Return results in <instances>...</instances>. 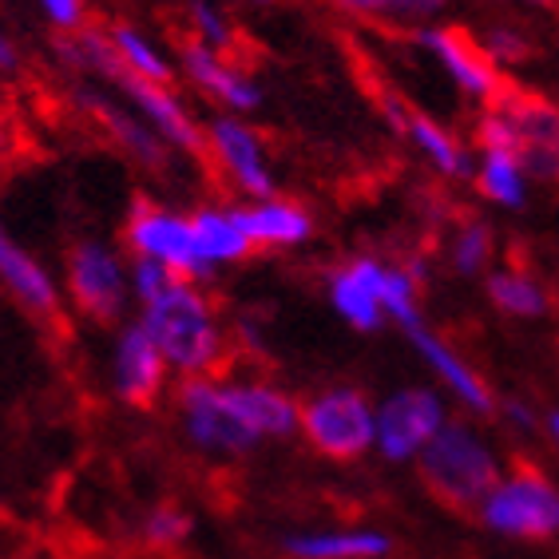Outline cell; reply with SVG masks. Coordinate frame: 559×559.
<instances>
[{"instance_id":"6da1fadb","label":"cell","mask_w":559,"mask_h":559,"mask_svg":"<svg viewBox=\"0 0 559 559\" xmlns=\"http://www.w3.org/2000/svg\"><path fill=\"white\" fill-rule=\"evenodd\" d=\"M140 325L155 337L171 373L215 377L226 357V330L218 322L215 301L199 290V282L175 278L163 294L143 301Z\"/></svg>"},{"instance_id":"7a4b0ae2","label":"cell","mask_w":559,"mask_h":559,"mask_svg":"<svg viewBox=\"0 0 559 559\" xmlns=\"http://www.w3.org/2000/svg\"><path fill=\"white\" fill-rule=\"evenodd\" d=\"M417 473L441 504L480 508V500L492 492L504 468H500L496 449L485 441V432L449 417V425L417 456Z\"/></svg>"},{"instance_id":"3957f363","label":"cell","mask_w":559,"mask_h":559,"mask_svg":"<svg viewBox=\"0 0 559 559\" xmlns=\"http://www.w3.org/2000/svg\"><path fill=\"white\" fill-rule=\"evenodd\" d=\"M476 516L488 532L504 539L544 544L559 536V485L536 464H516L500 473L492 492L480 500Z\"/></svg>"},{"instance_id":"277c9868","label":"cell","mask_w":559,"mask_h":559,"mask_svg":"<svg viewBox=\"0 0 559 559\" xmlns=\"http://www.w3.org/2000/svg\"><path fill=\"white\" fill-rule=\"evenodd\" d=\"M298 432L330 461H357L377 441V405L354 385H334L298 405Z\"/></svg>"},{"instance_id":"5b68a950","label":"cell","mask_w":559,"mask_h":559,"mask_svg":"<svg viewBox=\"0 0 559 559\" xmlns=\"http://www.w3.org/2000/svg\"><path fill=\"white\" fill-rule=\"evenodd\" d=\"M123 242L131 247L135 259H151L167 266L175 278L183 282H203L211 278V262L199 250L191 215H179L171 206L151 203V199H135L123 223Z\"/></svg>"},{"instance_id":"8992f818","label":"cell","mask_w":559,"mask_h":559,"mask_svg":"<svg viewBox=\"0 0 559 559\" xmlns=\"http://www.w3.org/2000/svg\"><path fill=\"white\" fill-rule=\"evenodd\" d=\"M492 108L508 119L512 143L524 163L527 179L544 187H559V104L527 87L504 84V92L492 99Z\"/></svg>"},{"instance_id":"52a82bcc","label":"cell","mask_w":559,"mask_h":559,"mask_svg":"<svg viewBox=\"0 0 559 559\" xmlns=\"http://www.w3.org/2000/svg\"><path fill=\"white\" fill-rule=\"evenodd\" d=\"M449 425V405L437 389L425 385H405L397 393H389L377 405V441L373 449L385 456L389 464H417L425 444Z\"/></svg>"},{"instance_id":"ba28073f","label":"cell","mask_w":559,"mask_h":559,"mask_svg":"<svg viewBox=\"0 0 559 559\" xmlns=\"http://www.w3.org/2000/svg\"><path fill=\"white\" fill-rule=\"evenodd\" d=\"M64 286L72 306L92 322H116L131 298V274L116 250L99 238H84L68 250Z\"/></svg>"},{"instance_id":"9c48e42d","label":"cell","mask_w":559,"mask_h":559,"mask_svg":"<svg viewBox=\"0 0 559 559\" xmlns=\"http://www.w3.org/2000/svg\"><path fill=\"white\" fill-rule=\"evenodd\" d=\"M203 159L215 163V171L247 199H266L278 187L262 135L247 119L230 116V111L203 123Z\"/></svg>"},{"instance_id":"30bf717a","label":"cell","mask_w":559,"mask_h":559,"mask_svg":"<svg viewBox=\"0 0 559 559\" xmlns=\"http://www.w3.org/2000/svg\"><path fill=\"white\" fill-rule=\"evenodd\" d=\"M417 44L441 64V72L456 84L461 96L476 99V104L488 108V104L504 92L508 80L500 75V68L492 64V56L485 52L480 36H473L468 28H461V24H429V28L417 33Z\"/></svg>"},{"instance_id":"8fae6325","label":"cell","mask_w":559,"mask_h":559,"mask_svg":"<svg viewBox=\"0 0 559 559\" xmlns=\"http://www.w3.org/2000/svg\"><path fill=\"white\" fill-rule=\"evenodd\" d=\"M203 385L218 409L230 413L262 444L298 432V401L286 389L270 381H218V377H203Z\"/></svg>"},{"instance_id":"7c38bea8","label":"cell","mask_w":559,"mask_h":559,"mask_svg":"<svg viewBox=\"0 0 559 559\" xmlns=\"http://www.w3.org/2000/svg\"><path fill=\"white\" fill-rule=\"evenodd\" d=\"M167 377H171V366L155 345V337L140 322L123 325L116 334V345H111V389H116V397L131 409H147L163 397Z\"/></svg>"},{"instance_id":"4fadbf2b","label":"cell","mask_w":559,"mask_h":559,"mask_svg":"<svg viewBox=\"0 0 559 559\" xmlns=\"http://www.w3.org/2000/svg\"><path fill=\"white\" fill-rule=\"evenodd\" d=\"M179 417H183L187 441L206 456H247L262 444L254 432L242 429L230 413L211 401L203 377H187L179 385Z\"/></svg>"},{"instance_id":"5bb4252c","label":"cell","mask_w":559,"mask_h":559,"mask_svg":"<svg viewBox=\"0 0 559 559\" xmlns=\"http://www.w3.org/2000/svg\"><path fill=\"white\" fill-rule=\"evenodd\" d=\"M179 60H183L187 84L199 87L206 99H215L223 111H230V116H250L254 108H262V87L226 52H215V48H206V44H199V40H187Z\"/></svg>"},{"instance_id":"9a60e30c","label":"cell","mask_w":559,"mask_h":559,"mask_svg":"<svg viewBox=\"0 0 559 559\" xmlns=\"http://www.w3.org/2000/svg\"><path fill=\"white\" fill-rule=\"evenodd\" d=\"M377 108H381V116H385L389 128L397 131V135H405V140H409L441 175L461 179V175L473 171V167H468V151H464V143L456 140L444 123H437L432 116H425L420 108H413L409 99H401V96H393L389 87H381Z\"/></svg>"},{"instance_id":"2e32d148","label":"cell","mask_w":559,"mask_h":559,"mask_svg":"<svg viewBox=\"0 0 559 559\" xmlns=\"http://www.w3.org/2000/svg\"><path fill=\"white\" fill-rule=\"evenodd\" d=\"M381 286H385V262L373 254H357L334 266L330 274V306L345 325L361 334H373L385 325V306H381Z\"/></svg>"},{"instance_id":"e0dca14e","label":"cell","mask_w":559,"mask_h":559,"mask_svg":"<svg viewBox=\"0 0 559 559\" xmlns=\"http://www.w3.org/2000/svg\"><path fill=\"white\" fill-rule=\"evenodd\" d=\"M409 342H413V349H417L420 361L429 366V373L441 381V389L461 405V409L476 413V417L496 413V393L488 389V381L476 373V369L468 366L441 334H432V330H425V325H413Z\"/></svg>"},{"instance_id":"ac0fdd59","label":"cell","mask_w":559,"mask_h":559,"mask_svg":"<svg viewBox=\"0 0 559 559\" xmlns=\"http://www.w3.org/2000/svg\"><path fill=\"white\" fill-rule=\"evenodd\" d=\"M0 286L21 301L28 313L44 318V322L60 318V290H56V278L48 274V266H44L36 254H28V250L9 235L4 223H0Z\"/></svg>"},{"instance_id":"d6986e66","label":"cell","mask_w":559,"mask_h":559,"mask_svg":"<svg viewBox=\"0 0 559 559\" xmlns=\"http://www.w3.org/2000/svg\"><path fill=\"white\" fill-rule=\"evenodd\" d=\"M238 218L247 226L254 250H290L301 247L313 235V215L294 199H250L247 206H238Z\"/></svg>"},{"instance_id":"ffe728a7","label":"cell","mask_w":559,"mask_h":559,"mask_svg":"<svg viewBox=\"0 0 559 559\" xmlns=\"http://www.w3.org/2000/svg\"><path fill=\"white\" fill-rule=\"evenodd\" d=\"M393 539L377 527H313L282 539L286 559H385Z\"/></svg>"},{"instance_id":"44dd1931","label":"cell","mask_w":559,"mask_h":559,"mask_svg":"<svg viewBox=\"0 0 559 559\" xmlns=\"http://www.w3.org/2000/svg\"><path fill=\"white\" fill-rule=\"evenodd\" d=\"M80 104H84V111L92 116V123H96L116 147H123V155H131V159L151 167V171L167 167V143L135 116V108L123 111L119 104H111L108 96H99V92H84Z\"/></svg>"},{"instance_id":"7402d4cb","label":"cell","mask_w":559,"mask_h":559,"mask_svg":"<svg viewBox=\"0 0 559 559\" xmlns=\"http://www.w3.org/2000/svg\"><path fill=\"white\" fill-rule=\"evenodd\" d=\"M194 238H199V250L206 254L211 266H230V262H242L254 254V242H250L247 226L238 218V206H199L191 211Z\"/></svg>"},{"instance_id":"603a6c76","label":"cell","mask_w":559,"mask_h":559,"mask_svg":"<svg viewBox=\"0 0 559 559\" xmlns=\"http://www.w3.org/2000/svg\"><path fill=\"white\" fill-rule=\"evenodd\" d=\"M473 179H476V191L485 194L492 206H504V211H524L527 206L532 179H527L520 155H512V151H480Z\"/></svg>"},{"instance_id":"cb8c5ba5","label":"cell","mask_w":559,"mask_h":559,"mask_svg":"<svg viewBox=\"0 0 559 559\" xmlns=\"http://www.w3.org/2000/svg\"><path fill=\"white\" fill-rule=\"evenodd\" d=\"M485 290L496 310L508 313V318H520V322H536V318H544L551 310V294L544 290V282L516 266L492 270Z\"/></svg>"},{"instance_id":"d4e9b609","label":"cell","mask_w":559,"mask_h":559,"mask_svg":"<svg viewBox=\"0 0 559 559\" xmlns=\"http://www.w3.org/2000/svg\"><path fill=\"white\" fill-rule=\"evenodd\" d=\"M108 40H111V48H116L123 72L140 75V80H155V84H171V75H175L171 60H167L159 44L151 40V36H143L135 24H111Z\"/></svg>"},{"instance_id":"484cf974","label":"cell","mask_w":559,"mask_h":559,"mask_svg":"<svg viewBox=\"0 0 559 559\" xmlns=\"http://www.w3.org/2000/svg\"><path fill=\"white\" fill-rule=\"evenodd\" d=\"M492 250H496L492 226L480 223V218H464V223L452 230L444 259H449L452 274H461V278H480V274H488Z\"/></svg>"},{"instance_id":"4316f807","label":"cell","mask_w":559,"mask_h":559,"mask_svg":"<svg viewBox=\"0 0 559 559\" xmlns=\"http://www.w3.org/2000/svg\"><path fill=\"white\" fill-rule=\"evenodd\" d=\"M420 274L413 266H393L385 262V286H381V306H385V322H397L405 334L420 325Z\"/></svg>"},{"instance_id":"83f0119b","label":"cell","mask_w":559,"mask_h":559,"mask_svg":"<svg viewBox=\"0 0 559 559\" xmlns=\"http://www.w3.org/2000/svg\"><path fill=\"white\" fill-rule=\"evenodd\" d=\"M349 16L377 24H429L441 16L449 0H337Z\"/></svg>"},{"instance_id":"f1b7e54d","label":"cell","mask_w":559,"mask_h":559,"mask_svg":"<svg viewBox=\"0 0 559 559\" xmlns=\"http://www.w3.org/2000/svg\"><path fill=\"white\" fill-rule=\"evenodd\" d=\"M194 532V520L191 512H183L179 504H159L151 508L147 520H143V539H147L151 548L159 551H171L179 548V544H187Z\"/></svg>"},{"instance_id":"f546056e","label":"cell","mask_w":559,"mask_h":559,"mask_svg":"<svg viewBox=\"0 0 559 559\" xmlns=\"http://www.w3.org/2000/svg\"><path fill=\"white\" fill-rule=\"evenodd\" d=\"M191 33L194 40L215 48V52H230L235 48V24L226 21V12L215 9L211 0H194L191 4Z\"/></svg>"},{"instance_id":"4dcf8cb0","label":"cell","mask_w":559,"mask_h":559,"mask_svg":"<svg viewBox=\"0 0 559 559\" xmlns=\"http://www.w3.org/2000/svg\"><path fill=\"white\" fill-rule=\"evenodd\" d=\"M480 44H485V52L492 56L496 68L524 64L527 56H532V40H527L520 28H512V24H492V28L480 36Z\"/></svg>"},{"instance_id":"1f68e13d","label":"cell","mask_w":559,"mask_h":559,"mask_svg":"<svg viewBox=\"0 0 559 559\" xmlns=\"http://www.w3.org/2000/svg\"><path fill=\"white\" fill-rule=\"evenodd\" d=\"M128 274H131V298L140 301V306L155 298V294H163L175 282L171 270L159 266V262H151V259H135L128 266Z\"/></svg>"},{"instance_id":"d6a6232c","label":"cell","mask_w":559,"mask_h":559,"mask_svg":"<svg viewBox=\"0 0 559 559\" xmlns=\"http://www.w3.org/2000/svg\"><path fill=\"white\" fill-rule=\"evenodd\" d=\"M36 4H40V12L48 16V24L60 28V33H80L87 21L84 0H36Z\"/></svg>"},{"instance_id":"836d02e7","label":"cell","mask_w":559,"mask_h":559,"mask_svg":"<svg viewBox=\"0 0 559 559\" xmlns=\"http://www.w3.org/2000/svg\"><path fill=\"white\" fill-rule=\"evenodd\" d=\"M504 420H512V425H516V429H524V432L536 429V413L527 409L524 401H504Z\"/></svg>"},{"instance_id":"e575fe53","label":"cell","mask_w":559,"mask_h":559,"mask_svg":"<svg viewBox=\"0 0 559 559\" xmlns=\"http://www.w3.org/2000/svg\"><path fill=\"white\" fill-rule=\"evenodd\" d=\"M16 64H21V52H16V44L0 33V72H16Z\"/></svg>"},{"instance_id":"d590c367","label":"cell","mask_w":559,"mask_h":559,"mask_svg":"<svg viewBox=\"0 0 559 559\" xmlns=\"http://www.w3.org/2000/svg\"><path fill=\"white\" fill-rule=\"evenodd\" d=\"M9 147H12V135H9V119H4V111H0V167H4V159H9Z\"/></svg>"},{"instance_id":"8d00e7d4","label":"cell","mask_w":559,"mask_h":559,"mask_svg":"<svg viewBox=\"0 0 559 559\" xmlns=\"http://www.w3.org/2000/svg\"><path fill=\"white\" fill-rule=\"evenodd\" d=\"M544 429H548V441L556 444V452H559V409H551V413H548V420H544Z\"/></svg>"},{"instance_id":"74e56055","label":"cell","mask_w":559,"mask_h":559,"mask_svg":"<svg viewBox=\"0 0 559 559\" xmlns=\"http://www.w3.org/2000/svg\"><path fill=\"white\" fill-rule=\"evenodd\" d=\"M520 4H551V0H520Z\"/></svg>"},{"instance_id":"f35d334b","label":"cell","mask_w":559,"mask_h":559,"mask_svg":"<svg viewBox=\"0 0 559 559\" xmlns=\"http://www.w3.org/2000/svg\"><path fill=\"white\" fill-rule=\"evenodd\" d=\"M254 4H270V0H254Z\"/></svg>"},{"instance_id":"ab89813d","label":"cell","mask_w":559,"mask_h":559,"mask_svg":"<svg viewBox=\"0 0 559 559\" xmlns=\"http://www.w3.org/2000/svg\"><path fill=\"white\" fill-rule=\"evenodd\" d=\"M551 4H559V0H551Z\"/></svg>"}]
</instances>
